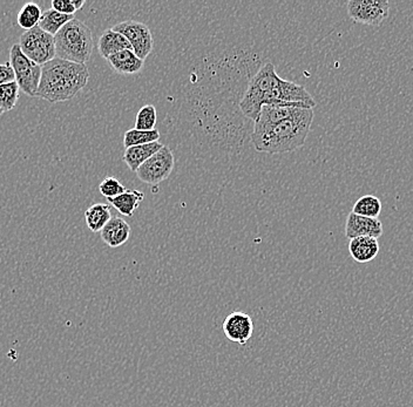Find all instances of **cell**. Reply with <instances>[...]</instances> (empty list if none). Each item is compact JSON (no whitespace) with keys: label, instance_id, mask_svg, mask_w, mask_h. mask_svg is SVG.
Listing matches in <instances>:
<instances>
[{"label":"cell","instance_id":"11","mask_svg":"<svg viewBox=\"0 0 413 407\" xmlns=\"http://www.w3.org/2000/svg\"><path fill=\"white\" fill-rule=\"evenodd\" d=\"M383 233H384L383 224L378 219L359 216L354 213L349 214L346 223H345V235L350 240L363 237V236L378 240Z\"/></svg>","mask_w":413,"mask_h":407},{"label":"cell","instance_id":"7","mask_svg":"<svg viewBox=\"0 0 413 407\" xmlns=\"http://www.w3.org/2000/svg\"><path fill=\"white\" fill-rule=\"evenodd\" d=\"M175 158L171 148L163 144L156 154L149 158L136 172L139 180L146 184L156 186L167 180L174 170Z\"/></svg>","mask_w":413,"mask_h":407},{"label":"cell","instance_id":"21","mask_svg":"<svg viewBox=\"0 0 413 407\" xmlns=\"http://www.w3.org/2000/svg\"><path fill=\"white\" fill-rule=\"evenodd\" d=\"M351 213L359 215V216L378 219L382 213L381 200L374 195H364L356 201Z\"/></svg>","mask_w":413,"mask_h":407},{"label":"cell","instance_id":"4","mask_svg":"<svg viewBox=\"0 0 413 407\" xmlns=\"http://www.w3.org/2000/svg\"><path fill=\"white\" fill-rule=\"evenodd\" d=\"M57 58L76 64H84L93 53V34L90 27L79 19L67 22L55 36Z\"/></svg>","mask_w":413,"mask_h":407},{"label":"cell","instance_id":"26","mask_svg":"<svg viewBox=\"0 0 413 407\" xmlns=\"http://www.w3.org/2000/svg\"><path fill=\"white\" fill-rule=\"evenodd\" d=\"M127 191V188L125 187L119 179L113 177H107L99 184V191L104 198H118L119 195L123 194L125 191Z\"/></svg>","mask_w":413,"mask_h":407},{"label":"cell","instance_id":"23","mask_svg":"<svg viewBox=\"0 0 413 407\" xmlns=\"http://www.w3.org/2000/svg\"><path fill=\"white\" fill-rule=\"evenodd\" d=\"M160 140V132L154 130H130L125 133L123 137V146L125 148L142 146V144H152Z\"/></svg>","mask_w":413,"mask_h":407},{"label":"cell","instance_id":"5","mask_svg":"<svg viewBox=\"0 0 413 407\" xmlns=\"http://www.w3.org/2000/svg\"><path fill=\"white\" fill-rule=\"evenodd\" d=\"M19 46L22 53L36 65H46L57 58L55 36L45 32L39 26L22 33Z\"/></svg>","mask_w":413,"mask_h":407},{"label":"cell","instance_id":"29","mask_svg":"<svg viewBox=\"0 0 413 407\" xmlns=\"http://www.w3.org/2000/svg\"><path fill=\"white\" fill-rule=\"evenodd\" d=\"M85 4H86V1H85V0H73V5H74V8H76V11L84 8Z\"/></svg>","mask_w":413,"mask_h":407},{"label":"cell","instance_id":"12","mask_svg":"<svg viewBox=\"0 0 413 407\" xmlns=\"http://www.w3.org/2000/svg\"><path fill=\"white\" fill-rule=\"evenodd\" d=\"M100 236L111 248H119L130 240L131 226L122 217H112L100 231Z\"/></svg>","mask_w":413,"mask_h":407},{"label":"cell","instance_id":"18","mask_svg":"<svg viewBox=\"0 0 413 407\" xmlns=\"http://www.w3.org/2000/svg\"><path fill=\"white\" fill-rule=\"evenodd\" d=\"M145 194L140 191L127 189L118 198H108L109 205H112L123 216H133L140 203L144 201Z\"/></svg>","mask_w":413,"mask_h":407},{"label":"cell","instance_id":"20","mask_svg":"<svg viewBox=\"0 0 413 407\" xmlns=\"http://www.w3.org/2000/svg\"><path fill=\"white\" fill-rule=\"evenodd\" d=\"M74 18H76L74 15H62L60 12L50 8L43 13V17L40 19L39 27L44 29L45 32L55 36L67 22Z\"/></svg>","mask_w":413,"mask_h":407},{"label":"cell","instance_id":"2","mask_svg":"<svg viewBox=\"0 0 413 407\" xmlns=\"http://www.w3.org/2000/svg\"><path fill=\"white\" fill-rule=\"evenodd\" d=\"M314 120L312 109H302L289 119L269 126L254 125L251 142L255 149L267 154H283L303 147Z\"/></svg>","mask_w":413,"mask_h":407},{"label":"cell","instance_id":"10","mask_svg":"<svg viewBox=\"0 0 413 407\" xmlns=\"http://www.w3.org/2000/svg\"><path fill=\"white\" fill-rule=\"evenodd\" d=\"M222 330L230 342L237 343L239 345L244 346L253 337L254 323L249 315L241 311H235L225 317L222 324Z\"/></svg>","mask_w":413,"mask_h":407},{"label":"cell","instance_id":"14","mask_svg":"<svg viewBox=\"0 0 413 407\" xmlns=\"http://www.w3.org/2000/svg\"><path fill=\"white\" fill-rule=\"evenodd\" d=\"M109 66L112 67L116 73L122 74V76H131L140 72L144 66L145 60L139 58L132 50H121L116 55H111L108 59Z\"/></svg>","mask_w":413,"mask_h":407},{"label":"cell","instance_id":"22","mask_svg":"<svg viewBox=\"0 0 413 407\" xmlns=\"http://www.w3.org/2000/svg\"><path fill=\"white\" fill-rule=\"evenodd\" d=\"M44 12L41 11L39 5L36 3H27L22 6L17 17V22L25 31L34 29L39 26L40 19Z\"/></svg>","mask_w":413,"mask_h":407},{"label":"cell","instance_id":"16","mask_svg":"<svg viewBox=\"0 0 413 407\" xmlns=\"http://www.w3.org/2000/svg\"><path fill=\"white\" fill-rule=\"evenodd\" d=\"M303 107H295V106L286 105H263L261 113L255 125L258 126H269L274 123H279L283 120L289 119L295 114H298Z\"/></svg>","mask_w":413,"mask_h":407},{"label":"cell","instance_id":"28","mask_svg":"<svg viewBox=\"0 0 413 407\" xmlns=\"http://www.w3.org/2000/svg\"><path fill=\"white\" fill-rule=\"evenodd\" d=\"M13 81H15V76L11 64L10 62L0 64V85L13 83Z\"/></svg>","mask_w":413,"mask_h":407},{"label":"cell","instance_id":"8","mask_svg":"<svg viewBox=\"0 0 413 407\" xmlns=\"http://www.w3.org/2000/svg\"><path fill=\"white\" fill-rule=\"evenodd\" d=\"M348 15L354 22L369 26H379L390 13L388 0H350Z\"/></svg>","mask_w":413,"mask_h":407},{"label":"cell","instance_id":"6","mask_svg":"<svg viewBox=\"0 0 413 407\" xmlns=\"http://www.w3.org/2000/svg\"><path fill=\"white\" fill-rule=\"evenodd\" d=\"M10 64L15 71V83L19 88L29 97H36L39 88L43 66L36 65L22 52L19 43H15L10 50Z\"/></svg>","mask_w":413,"mask_h":407},{"label":"cell","instance_id":"1","mask_svg":"<svg viewBox=\"0 0 413 407\" xmlns=\"http://www.w3.org/2000/svg\"><path fill=\"white\" fill-rule=\"evenodd\" d=\"M263 105H286L303 109H314L316 101L304 87L281 78L275 66L267 62L262 66L239 102L243 114L256 121Z\"/></svg>","mask_w":413,"mask_h":407},{"label":"cell","instance_id":"13","mask_svg":"<svg viewBox=\"0 0 413 407\" xmlns=\"http://www.w3.org/2000/svg\"><path fill=\"white\" fill-rule=\"evenodd\" d=\"M349 251L357 263H369L378 256L379 243L377 238L368 236L352 238L349 243Z\"/></svg>","mask_w":413,"mask_h":407},{"label":"cell","instance_id":"25","mask_svg":"<svg viewBox=\"0 0 413 407\" xmlns=\"http://www.w3.org/2000/svg\"><path fill=\"white\" fill-rule=\"evenodd\" d=\"M156 109L153 105H145L140 109L135 119V130H154L156 126Z\"/></svg>","mask_w":413,"mask_h":407},{"label":"cell","instance_id":"30","mask_svg":"<svg viewBox=\"0 0 413 407\" xmlns=\"http://www.w3.org/2000/svg\"><path fill=\"white\" fill-rule=\"evenodd\" d=\"M4 111H3V109H0V116H3V114H4Z\"/></svg>","mask_w":413,"mask_h":407},{"label":"cell","instance_id":"3","mask_svg":"<svg viewBox=\"0 0 413 407\" xmlns=\"http://www.w3.org/2000/svg\"><path fill=\"white\" fill-rule=\"evenodd\" d=\"M90 80V71L84 64L55 58L43 66L36 97L51 104L72 100L84 90Z\"/></svg>","mask_w":413,"mask_h":407},{"label":"cell","instance_id":"27","mask_svg":"<svg viewBox=\"0 0 413 407\" xmlns=\"http://www.w3.org/2000/svg\"><path fill=\"white\" fill-rule=\"evenodd\" d=\"M51 5L53 10L60 12L62 15H74L76 12L73 0H53Z\"/></svg>","mask_w":413,"mask_h":407},{"label":"cell","instance_id":"24","mask_svg":"<svg viewBox=\"0 0 413 407\" xmlns=\"http://www.w3.org/2000/svg\"><path fill=\"white\" fill-rule=\"evenodd\" d=\"M18 83H5L0 85V109H3L5 113L10 112L15 109L19 99Z\"/></svg>","mask_w":413,"mask_h":407},{"label":"cell","instance_id":"17","mask_svg":"<svg viewBox=\"0 0 413 407\" xmlns=\"http://www.w3.org/2000/svg\"><path fill=\"white\" fill-rule=\"evenodd\" d=\"M99 53L105 59H108L111 55H116L121 50H132V45L125 36L120 33L113 31L112 29H106L99 38Z\"/></svg>","mask_w":413,"mask_h":407},{"label":"cell","instance_id":"19","mask_svg":"<svg viewBox=\"0 0 413 407\" xmlns=\"http://www.w3.org/2000/svg\"><path fill=\"white\" fill-rule=\"evenodd\" d=\"M111 219V207L107 203H95L93 206L88 207V209L85 212L86 224L88 229L93 233H100Z\"/></svg>","mask_w":413,"mask_h":407},{"label":"cell","instance_id":"15","mask_svg":"<svg viewBox=\"0 0 413 407\" xmlns=\"http://www.w3.org/2000/svg\"><path fill=\"white\" fill-rule=\"evenodd\" d=\"M162 147L163 144L160 141H156L152 144L126 148L125 154H123V161L132 172L136 173L139 168Z\"/></svg>","mask_w":413,"mask_h":407},{"label":"cell","instance_id":"9","mask_svg":"<svg viewBox=\"0 0 413 407\" xmlns=\"http://www.w3.org/2000/svg\"><path fill=\"white\" fill-rule=\"evenodd\" d=\"M113 31L122 34L130 41L133 52L139 58L145 60L154 47V39L148 26L136 20H125L113 26Z\"/></svg>","mask_w":413,"mask_h":407}]
</instances>
